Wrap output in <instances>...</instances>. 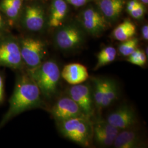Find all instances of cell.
Wrapping results in <instances>:
<instances>
[{
    "mask_svg": "<svg viewBox=\"0 0 148 148\" xmlns=\"http://www.w3.org/2000/svg\"><path fill=\"white\" fill-rule=\"evenodd\" d=\"M19 41L23 62L27 70L35 68L42 63L47 53L45 42L30 36L22 37Z\"/></svg>",
    "mask_w": 148,
    "mask_h": 148,
    "instance_id": "5",
    "label": "cell"
},
{
    "mask_svg": "<svg viewBox=\"0 0 148 148\" xmlns=\"http://www.w3.org/2000/svg\"><path fill=\"white\" fill-rule=\"evenodd\" d=\"M3 98V80L2 76L0 75V102Z\"/></svg>",
    "mask_w": 148,
    "mask_h": 148,
    "instance_id": "29",
    "label": "cell"
},
{
    "mask_svg": "<svg viewBox=\"0 0 148 148\" xmlns=\"http://www.w3.org/2000/svg\"><path fill=\"white\" fill-rule=\"evenodd\" d=\"M19 40L12 35L0 37V66L13 69L23 67Z\"/></svg>",
    "mask_w": 148,
    "mask_h": 148,
    "instance_id": "8",
    "label": "cell"
},
{
    "mask_svg": "<svg viewBox=\"0 0 148 148\" xmlns=\"http://www.w3.org/2000/svg\"><path fill=\"white\" fill-rule=\"evenodd\" d=\"M68 12V3L65 0H52L47 18L48 26L57 28L62 25Z\"/></svg>",
    "mask_w": 148,
    "mask_h": 148,
    "instance_id": "15",
    "label": "cell"
},
{
    "mask_svg": "<svg viewBox=\"0 0 148 148\" xmlns=\"http://www.w3.org/2000/svg\"><path fill=\"white\" fill-rule=\"evenodd\" d=\"M145 145L140 133L131 128L120 131L112 146L116 148H138Z\"/></svg>",
    "mask_w": 148,
    "mask_h": 148,
    "instance_id": "12",
    "label": "cell"
},
{
    "mask_svg": "<svg viewBox=\"0 0 148 148\" xmlns=\"http://www.w3.org/2000/svg\"><path fill=\"white\" fill-rule=\"evenodd\" d=\"M6 27V22L5 16L0 12V37L3 35V32Z\"/></svg>",
    "mask_w": 148,
    "mask_h": 148,
    "instance_id": "27",
    "label": "cell"
},
{
    "mask_svg": "<svg viewBox=\"0 0 148 148\" xmlns=\"http://www.w3.org/2000/svg\"><path fill=\"white\" fill-rule=\"evenodd\" d=\"M93 87L92 88L93 98L95 108L99 111L102 110V106L104 100L105 79L95 77L92 79Z\"/></svg>",
    "mask_w": 148,
    "mask_h": 148,
    "instance_id": "20",
    "label": "cell"
},
{
    "mask_svg": "<svg viewBox=\"0 0 148 148\" xmlns=\"http://www.w3.org/2000/svg\"><path fill=\"white\" fill-rule=\"evenodd\" d=\"M68 4L75 7H81L87 5L93 0H65Z\"/></svg>",
    "mask_w": 148,
    "mask_h": 148,
    "instance_id": "25",
    "label": "cell"
},
{
    "mask_svg": "<svg viewBox=\"0 0 148 148\" xmlns=\"http://www.w3.org/2000/svg\"><path fill=\"white\" fill-rule=\"evenodd\" d=\"M85 31L75 23L63 24L57 27L54 41L60 51L69 52L80 47L85 42Z\"/></svg>",
    "mask_w": 148,
    "mask_h": 148,
    "instance_id": "4",
    "label": "cell"
},
{
    "mask_svg": "<svg viewBox=\"0 0 148 148\" xmlns=\"http://www.w3.org/2000/svg\"><path fill=\"white\" fill-rule=\"evenodd\" d=\"M64 137L84 147H89L93 140V124L90 119L78 117L57 122Z\"/></svg>",
    "mask_w": 148,
    "mask_h": 148,
    "instance_id": "3",
    "label": "cell"
},
{
    "mask_svg": "<svg viewBox=\"0 0 148 148\" xmlns=\"http://www.w3.org/2000/svg\"><path fill=\"white\" fill-rule=\"evenodd\" d=\"M42 95L39 88L27 73L19 75L10 100L8 110L0 122V128L23 112L41 106Z\"/></svg>",
    "mask_w": 148,
    "mask_h": 148,
    "instance_id": "1",
    "label": "cell"
},
{
    "mask_svg": "<svg viewBox=\"0 0 148 148\" xmlns=\"http://www.w3.org/2000/svg\"><path fill=\"white\" fill-rule=\"evenodd\" d=\"M106 121L120 131L131 128L137 123V117L132 108L123 104L108 116Z\"/></svg>",
    "mask_w": 148,
    "mask_h": 148,
    "instance_id": "11",
    "label": "cell"
},
{
    "mask_svg": "<svg viewBox=\"0 0 148 148\" xmlns=\"http://www.w3.org/2000/svg\"><path fill=\"white\" fill-rule=\"evenodd\" d=\"M116 55V49L114 47L107 46L103 48L97 54V61L94 70H97L114 62Z\"/></svg>",
    "mask_w": 148,
    "mask_h": 148,
    "instance_id": "21",
    "label": "cell"
},
{
    "mask_svg": "<svg viewBox=\"0 0 148 148\" xmlns=\"http://www.w3.org/2000/svg\"><path fill=\"white\" fill-rule=\"evenodd\" d=\"M78 19L85 32L94 37L101 36L110 25L96 5L86 7L79 13Z\"/></svg>",
    "mask_w": 148,
    "mask_h": 148,
    "instance_id": "6",
    "label": "cell"
},
{
    "mask_svg": "<svg viewBox=\"0 0 148 148\" xmlns=\"http://www.w3.org/2000/svg\"><path fill=\"white\" fill-rule=\"evenodd\" d=\"M145 5H144L142 2L136 8L130 12L128 14L131 16L133 18L136 20H142L146 13V8Z\"/></svg>",
    "mask_w": 148,
    "mask_h": 148,
    "instance_id": "24",
    "label": "cell"
},
{
    "mask_svg": "<svg viewBox=\"0 0 148 148\" xmlns=\"http://www.w3.org/2000/svg\"><path fill=\"white\" fill-rule=\"evenodd\" d=\"M139 1L144 5H147L148 3V0H139Z\"/></svg>",
    "mask_w": 148,
    "mask_h": 148,
    "instance_id": "30",
    "label": "cell"
},
{
    "mask_svg": "<svg viewBox=\"0 0 148 148\" xmlns=\"http://www.w3.org/2000/svg\"><path fill=\"white\" fill-rule=\"evenodd\" d=\"M119 95V88L114 79H105V88L102 109L111 105L116 101Z\"/></svg>",
    "mask_w": 148,
    "mask_h": 148,
    "instance_id": "19",
    "label": "cell"
},
{
    "mask_svg": "<svg viewBox=\"0 0 148 148\" xmlns=\"http://www.w3.org/2000/svg\"><path fill=\"white\" fill-rule=\"evenodd\" d=\"M116 137L101 127L97 122L93 125V139L98 145L101 147L112 146Z\"/></svg>",
    "mask_w": 148,
    "mask_h": 148,
    "instance_id": "18",
    "label": "cell"
},
{
    "mask_svg": "<svg viewBox=\"0 0 148 148\" xmlns=\"http://www.w3.org/2000/svg\"><path fill=\"white\" fill-rule=\"evenodd\" d=\"M47 21L43 6L38 2H33L23 5L19 21L27 31L38 32L47 26Z\"/></svg>",
    "mask_w": 148,
    "mask_h": 148,
    "instance_id": "7",
    "label": "cell"
},
{
    "mask_svg": "<svg viewBox=\"0 0 148 148\" xmlns=\"http://www.w3.org/2000/svg\"><path fill=\"white\" fill-rule=\"evenodd\" d=\"M128 62L140 67L144 66L147 60V56L144 51L138 48L132 54L127 57Z\"/></svg>",
    "mask_w": 148,
    "mask_h": 148,
    "instance_id": "23",
    "label": "cell"
},
{
    "mask_svg": "<svg viewBox=\"0 0 148 148\" xmlns=\"http://www.w3.org/2000/svg\"><path fill=\"white\" fill-rule=\"evenodd\" d=\"M138 43L137 38L133 37L121 42L118 47V51L122 56L128 57L137 49Z\"/></svg>",
    "mask_w": 148,
    "mask_h": 148,
    "instance_id": "22",
    "label": "cell"
},
{
    "mask_svg": "<svg viewBox=\"0 0 148 148\" xmlns=\"http://www.w3.org/2000/svg\"><path fill=\"white\" fill-rule=\"evenodd\" d=\"M142 35L143 38L145 41H148V26L147 24H145L143 25L142 28Z\"/></svg>",
    "mask_w": 148,
    "mask_h": 148,
    "instance_id": "28",
    "label": "cell"
},
{
    "mask_svg": "<svg viewBox=\"0 0 148 148\" xmlns=\"http://www.w3.org/2000/svg\"><path fill=\"white\" fill-rule=\"evenodd\" d=\"M68 93V96L78 104L86 116L90 119L93 115L95 106L92 87L88 83L71 85Z\"/></svg>",
    "mask_w": 148,
    "mask_h": 148,
    "instance_id": "9",
    "label": "cell"
},
{
    "mask_svg": "<svg viewBox=\"0 0 148 148\" xmlns=\"http://www.w3.org/2000/svg\"><path fill=\"white\" fill-rule=\"evenodd\" d=\"M23 1H35V0H23Z\"/></svg>",
    "mask_w": 148,
    "mask_h": 148,
    "instance_id": "31",
    "label": "cell"
},
{
    "mask_svg": "<svg viewBox=\"0 0 148 148\" xmlns=\"http://www.w3.org/2000/svg\"><path fill=\"white\" fill-rule=\"evenodd\" d=\"M27 73L36 83L45 98L51 99L56 95L61 71L54 60L43 61L36 68L27 70Z\"/></svg>",
    "mask_w": 148,
    "mask_h": 148,
    "instance_id": "2",
    "label": "cell"
},
{
    "mask_svg": "<svg viewBox=\"0 0 148 148\" xmlns=\"http://www.w3.org/2000/svg\"><path fill=\"white\" fill-rule=\"evenodd\" d=\"M23 0H0V12L11 25L19 21Z\"/></svg>",
    "mask_w": 148,
    "mask_h": 148,
    "instance_id": "16",
    "label": "cell"
},
{
    "mask_svg": "<svg viewBox=\"0 0 148 148\" xmlns=\"http://www.w3.org/2000/svg\"><path fill=\"white\" fill-rule=\"evenodd\" d=\"M50 112L56 122L78 117H87L78 104L69 96L60 98L52 107Z\"/></svg>",
    "mask_w": 148,
    "mask_h": 148,
    "instance_id": "10",
    "label": "cell"
},
{
    "mask_svg": "<svg viewBox=\"0 0 148 148\" xmlns=\"http://www.w3.org/2000/svg\"><path fill=\"white\" fill-rule=\"evenodd\" d=\"M142 2L139 0H130L126 4V11L128 13L139 5Z\"/></svg>",
    "mask_w": 148,
    "mask_h": 148,
    "instance_id": "26",
    "label": "cell"
},
{
    "mask_svg": "<svg viewBox=\"0 0 148 148\" xmlns=\"http://www.w3.org/2000/svg\"><path fill=\"white\" fill-rule=\"evenodd\" d=\"M136 34L135 24L130 19H126L113 30L112 36L117 41L122 42L134 37Z\"/></svg>",
    "mask_w": 148,
    "mask_h": 148,
    "instance_id": "17",
    "label": "cell"
},
{
    "mask_svg": "<svg viewBox=\"0 0 148 148\" xmlns=\"http://www.w3.org/2000/svg\"><path fill=\"white\" fill-rule=\"evenodd\" d=\"M61 77L70 85H78L85 82L88 79L89 74L84 65L75 63L64 66Z\"/></svg>",
    "mask_w": 148,
    "mask_h": 148,
    "instance_id": "13",
    "label": "cell"
},
{
    "mask_svg": "<svg viewBox=\"0 0 148 148\" xmlns=\"http://www.w3.org/2000/svg\"><path fill=\"white\" fill-rule=\"evenodd\" d=\"M96 6L110 23L116 21L121 15L125 0H95Z\"/></svg>",
    "mask_w": 148,
    "mask_h": 148,
    "instance_id": "14",
    "label": "cell"
}]
</instances>
